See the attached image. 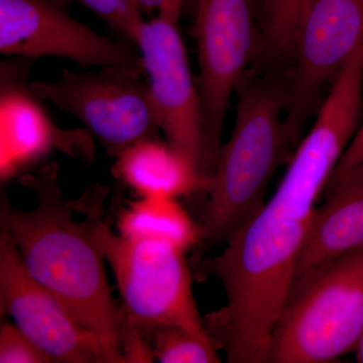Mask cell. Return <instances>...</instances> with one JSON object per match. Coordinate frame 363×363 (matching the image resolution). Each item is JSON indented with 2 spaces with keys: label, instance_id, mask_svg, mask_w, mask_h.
<instances>
[{
  "label": "cell",
  "instance_id": "obj_1",
  "mask_svg": "<svg viewBox=\"0 0 363 363\" xmlns=\"http://www.w3.org/2000/svg\"><path fill=\"white\" fill-rule=\"evenodd\" d=\"M362 106L359 88L334 83L271 199L218 255L202 260L200 274L215 277L225 292L226 304L204 322L227 362H267L318 199L362 123Z\"/></svg>",
  "mask_w": 363,
  "mask_h": 363
},
{
  "label": "cell",
  "instance_id": "obj_2",
  "mask_svg": "<svg viewBox=\"0 0 363 363\" xmlns=\"http://www.w3.org/2000/svg\"><path fill=\"white\" fill-rule=\"evenodd\" d=\"M21 182L35 194L37 206L30 211L18 209L2 193L1 233L13 241L30 276L101 341L108 362L125 363L121 339L123 313L112 296L106 259L95 235L108 187L94 184L78 198L85 216L78 222L73 215L75 200H66L60 187L56 162L35 175H23Z\"/></svg>",
  "mask_w": 363,
  "mask_h": 363
},
{
  "label": "cell",
  "instance_id": "obj_3",
  "mask_svg": "<svg viewBox=\"0 0 363 363\" xmlns=\"http://www.w3.org/2000/svg\"><path fill=\"white\" fill-rule=\"evenodd\" d=\"M288 91L286 69L264 67H252L236 89L233 133L203 185L206 201L197 221L203 252L225 245L257 213L272 176L297 145L286 123Z\"/></svg>",
  "mask_w": 363,
  "mask_h": 363
},
{
  "label": "cell",
  "instance_id": "obj_4",
  "mask_svg": "<svg viewBox=\"0 0 363 363\" xmlns=\"http://www.w3.org/2000/svg\"><path fill=\"white\" fill-rule=\"evenodd\" d=\"M363 329V247L296 281L276 325L269 363H330Z\"/></svg>",
  "mask_w": 363,
  "mask_h": 363
},
{
  "label": "cell",
  "instance_id": "obj_5",
  "mask_svg": "<svg viewBox=\"0 0 363 363\" xmlns=\"http://www.w3.org/2000/svg\"><path fill=\"white\" fill-rule=\"evenodd\" d=\"M95 235L116 278L123 315L147 340L169 327L213 340L196 304L185 250L167 241L116 235L104 215Z\"/></svg>",
  "mask_w": 363,
  "mask_h": 363
},
{
  "label": "cell",
  "instance_id": "obj_6",
  "mask_svg": "<svg viewBox=\"0 0 363 363\" xmlns=\"http://www.w3.org/2000/svg\"><path fill=\"white\" fill-rule=\"evenodd\" d=\"M30 88L43 101L76 117L114 159L140 140L160 138L143 66L65 69L52 82L32 81Z\"/></svg>",
  "mask_w": 363,
  "mask_h": 363
},
{
  "label": "cell",
  "instance_id": "obj_7",
  "mask_svg": "<svg viewBox=\"0 0 363 363\" xmlns=\"http://www.w3.org/2000/svg\"><path fill=\"white\" fill-rule=\"evenodd\" d=\"M193 37L213 168L231 97L247 72L264 60L266 45L252 0H198Z\"/></svg>",
  "mask_w": 363,
  "mask_h": 363
},
{
  "label": "cell",
  "instance_id": "obj_8",
  "mask_svg": "<svg viewBox=\"0 0 363 363\" xmlns=\"http://www.w3.org/2000/svg\"><path fill=\"white\" fill-rule=\"evenodd\" d=\"M178 25V21L164 16L143 21L135 47L160 130L192 164L204 185L212 169L206 119Z\"/></svg>",
  "mask_w": 363,
  "mask_h": 363
},
{
  "label": "cell",
  "instance_id": "obj_9",
  "mask_svg": "<svg viewBox=\"0 0 363 363\" xmlns=\"http://www.w3.org/2000/svg\"><path fill=\"white\" fill-rule=\"evenodd\" d=\"M363 45V0H313L298 30L289 78L286 123L298 142L319 97Z\"/></svg>",
  "mask_w": 363,
  "mask_h": 363
},
{
  "label": "cell",
  "instance_id": "obj_10",
  "mask_svg": "<svg viewBox=\"0 0 363 363\" xmlns=\"http://www.w3.org/2000/svg\"><path fill=\"white\" fill-rule=\"evenodd\" d=\"M62 0H0V52L69 60L80 67L143 66L124 40L100 35L71 16Z\"/></svg>",
  "mask_w": 363,
  "mask_h": 363
},
{
  "label": "cell",
  "instance_id": "obj_11",
  "mask_svg": "<svg viewBox=\"0 0 363 363\" xmlns=\"http://www.w3.org/2000/svg\"><path fill=\"white\" fill-rule=\"evenodd\" d=\"M35 60L9 57L0 65V179L11 180L52 150L91 162L93 135L86 128L63 130L33 94L30 75Z\"/></svg>",
  "mask_w": 363,
  "mask_h": 363
},
{
  "label": "cell",
  "instance_id": "obj_12",
  "mask_svg": "<svg viewBox=\"0 0 363 363\" xmlns=\"http://www.w3.org/2000/svg\"><path fill=\"white\" fill-rule=\"evenodd\" d=\"M0 311L13 318L52 362L109 363L101 341L30 276L4 233H0Z\"/></svg>",
  "mask_w": 363,
  "mask_h": 363
},
{
  "label": "cell",
  "instance_id": "obj_13",
  "mask_svg": "<svg viewBox=\"0 0 363 363\" xmlns=\"http://www.w3.org/2000/svg\"><path fill=\"white\" fill-rule=\"evenodd\" d=\"M296 267L294 284L363 247V169L326 188ZM292 285V286H293Z\"/></svg>",
  "mask_w": 363,
  "mask_h": 363
},
{
  "label": "cell",
  "instance_id": "obj_14",
  "mask_svg": "<svg viewBox=\"0 0 363 363\" xmlns=\"http://www.w3.org/2000/svg\"><path fill=\"white\" fill-rule=\"evenodd\" d=\"M112 175L140 197L178 198L202 191L194 167L168 142L160 138L135 143L116 157Z\"/></svg>",
  "mask_w": 363,
  "mask_h": 363
},
{
  "label": "cell",
  "instance_id": "obj_15",
  "mask_svg": "<svg viewBox=\"0 0 363 363\" xmlns=\"http://www.w3.org/2000/svg\"><path fill=\"white\" fill-rule=\"evenodd\" d=\"M117 227L124 238L167 241L185 252L199 245L197 222L191 219L176 198L140 197L121 211Z\"/></svg>",
  "mask_w": 363,
  "mask_h": 363
},
{
  "label": "cell",
  "instance_id": "obj_16",
  "mask_svg": "<svg viewBox=\"0 0 363 363\" xmlns=\"http://www.w3.org/2000/svg\"><path fill=\"white\" fill-rule=\"evenodd\" d=\"M313 0H259L257 18L269 64H290L298 30Z\"/></svg>",
  "mask_w": 363,
  "mask_h": 363
},
{
  "label": "cell",
  "instance_id": "obj_17",
  "mask_svg": "<svg viewBox=\"0 0 363 363\" xmlns=\"http://www.w3.org/2000/svg\"><path fill=\"white\" fill-rule=\"evenodd\" d=\"M155 359L161 363L220 362L214 341L180 328H162L149 337Z\"/></svg>",
  "mask_w": 363,
  "mask_h": 363
},
{
  "label": "cell",
  "instance_id": "obj_18",
  "mask_svg": "<svg viewBox=\"0 0 363 363\" xmlns=\"http://www.w3.org/2000/svg\"><path fill=\"white\" fill-rule=\"evenodd\" d=\"M67 6L78 4L94 13L116 33L118 39L135 45L136 37L145 21L128 0H62Z\"/></svg>",
  "mask_w": 363,
  "mask_h": 363
},
{
  "label": "cell",
  "instance_id": "obj_19",
  "mask_svg": "<svg viewBox=\"0 0 363 363\" xmlns=\"http://www.w3.org/2000/svg\"><path fill=\"white\" fill-rule=\"evenodd\" d=\"M0 362L1 363H51L33 340L20 330L16 325L6 322L0 330Z\"/></svg>",
  "mask_w": 363,
  "mask_h": 363
},
{
  "label": "cell",
  "instance_id": "obj_20",
  "mask_svg": "<svg viewBox=\"0 0 363 363\" xmlns=\"http://www.w3.org/2000/svg\"><path fill=\"white\" fill-rule=\"evenodd\" d=\"M121 339L125 363L154 362L156 360L150 341L138 327L124 315Z\"/></svg>",
  "mask_w": 363,
  "mask_h": 363
},
{
  "label": "cell",
  "instance_id": "obj_21",
  "mask_svg": "<svg viewBox=\"0 0 363 363\" xmlns=\"http://www.w3.org/2000/svg\"><path fill=\"white\" fill-rule=\"evenodd\" d=\"M143 16H164L180 21L186 14L194 16L198 0H128Z\"/></svg>",
  "mask_w": 363,
  "mask_h": 363
},
{
  "label": "cell",
  "instance_id": "obj_22",
  "mask_svg": "<svg viewBox=\"0 0 363 363\" xmlns=\"http://www.w3.org/2000/svg\"><path fill=\"white\" fill-rule=\"evenodd\" d=\"M363 169V121L346 147L326 188L345 180Z\"/></svg>",
  "mask_w": 363,
  "mask_h": 363
},
{
  "label": "cell",
  "instance_id": "obj_23",
  "mask_svg": "<svg viewBox=\"0 0 363 363\" xmlns=\"http://www.w3.org/2000/svg\"><path fill=\"white\" fill-rule=\"evenodd\" d=\"M355 357H357V362L363 363V329L362 334H360L359 340H358L357 348H355Z\"/></svg>",
  "mask_w": 363,
  "mask_h": 363
},
{
  "label": "cell",
  "instance_id": "obj_24",
  "mask_svg": "<svg viewBox=\"0 0 363 363\" xmlns=\"http://www.w3.org/2000/svg\"><path fill=\"white\" fill-rule=\"evenodd\" d=\"M253 6H255V11H257V4H259V0H252Z\"/></svg>",
  "mask_w": 363,
  "mask_h": 363
}]
</instances>
